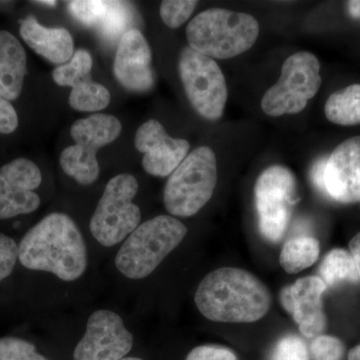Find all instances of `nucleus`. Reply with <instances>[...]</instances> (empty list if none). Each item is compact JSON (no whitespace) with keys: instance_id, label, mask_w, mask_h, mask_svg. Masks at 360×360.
Returning <instances> with one entry per match:
<instances>
[{"instance_id":"1","label":"nucleus","mask_w":360,"mask_h":360,"mask_svg":"<svg viewBox=\"0 0 360 360\" xmlns=\"http://www.w3.org/2000/svg\"><path fill=\"white\" fill-rule=\"evenodd\" d=\"M18 260L26 269L51 272L70 283L86 270V245L75 220L53 212L26 232L18 245Z\"/></svg>"},{"instance_id":"2","label":"nucleus","mask_w":360,"mask_h":360,"mask_svg":"<svg viewBox=\"0 0 360 360\" xmlns=\"http://www.w3.org/2000/svg\"><path fill=\"white\" fill-rule=\"evenodd\" d=\"M194 300L201 314L210 321L250 323L269 312L271 296L266 286L250 272L222 267L202 279Z\"/></svg>"},{"instance_id":"3","label":"nucleus","mask_w":360,"mask_h":360,"mask_svg":"<svg viewBox=\"0 0 360 360\" xmlns=\"http://www.w3.org/2000/svg\"><path fill=\"white\" fill-rule=\"evenodd\" d=\"M259 25L250 14L212 8L196 15L186 27L193 51L210 58H236L257 41Z\"/></svg>"},{"instance_id":"4","label":"nucleus","mask_w":360,"mask_h":360,"mask_svg":"<svg viewBox=\"0 0 360 360\" xmlns=\"http://www.w3.org/2000/svg\"><path fill=\"white\" fill-rule=\"evenodd\" d=\"M187 227L169 215L148 220L125 239L115 257L118 271L129 279L150 276L165 258L179 246Z\"/></svg>"},{"instance_id":"5","label":"nucleus","mask_w":360,"mask_h":360,"mask_svg":"<svg viewBox=\"0 0 360 360\" xmlns=\"http://www.w3.org/2000/svg\"><path fill=\"white\" fill-rule=\"evenodd\" d=\"M217 182V158L212 149H194L167 180L163 195L165 208L174 217H193L210 200Z\"/></svg>"},{"instance_id":"6","label":"nucleus","mask_w":360,"mask_h":360,"mask_svg":"<svg viewBox=\"0 0 360 360\" xmlns=\"http://www.w3.org/2000/svg\"><path fill=\"white\" fill-rule=\"evenodd\" d=\"M137 191L139 182L134 175L118 174L108 181L90 219V232L97 243L111 248L139 226L141 208L134 203Z\"/></svg>"},{"instance_id":"7","label":"nucleus","mask_w":360,"mask_h":360,"mask_svg":"<svg viewBox=\"0 0 360 360\" xmlns=\"http://www.w3.org/2000/svg\"><path fill=\"white\" fill-rule=\"evenodd\" d=\"M122 123L110 115H94L73 123L70 135L75 146L61 153L59 162L63 172L82 186H90L99 176L97 151L122 134Z\"/></svg>"},{"instance_id":"8","label":"nucleus","mask_w":360,"mask_h":360,"mask_svg":"<svg viewBox=\"0 0 360 360\" xmlns=\"http://www.w3.org/2000/svg\"><path fill=\"white\" fill-rule=\"evenodd\" d=\"M321 65L310 52L292 54L284 61L278 82L265 92L262 108L267 115H295L304 110L321 85Z\"/></svg>"},{"instance_id":"9","label":"nucleus","mask_w":360,"mask_h":360,"mask_svg":"<svg viewBox=\"0 0 360 360\" xmlns=\"http://www.w3.org/2000/svg\"><path fill=\"white\" fill-rule=\"evenodd\" d=\"M179 75L189 103L202 117L217 120L224 115L227 86L214 59L184 47L179 58Z\"/></svg>"},{"instance_id":"10","label":"nucleus","mask_w":360,"mask_h":360,"mask_svg":"<svg viewBox=\"0 0 360 360\" xmlns=\"http://www.w3.org/2000/svg\"><path fill=\"white\" fill-rule=\"evenodd\" d=\"M295 175L288 168L274 165L259 175L255 187L260 232L267 240L283 238L295 203Z\"/></svg>"},{"instance_id":"11","label":"nucleus","mask_w":360,"mask_h":360,"mask_svg":"<svg viewBox=\"0 0 360 360\" xmlns=\"http://www.w3.org/2000/svg\"><path fill=\"white\" fill-rule=\"evenodd\" d=\"M134 335L122 317L108 309L90 315L86 330L73 352L75 360H122L134 347Z\"/></svg>"},{"instance_id":"12","label":"nucleus","mask_w":360,"mask_h":360,"mask_svg":"<svg viewBox=\"0 0 360 360\" xmlns=\"http://www.w3.org/2000/svg\"><path fill=\"white\" fill-rule=\"evenodd\" d=\"M41 181L39 167L26 158H18L0 168V219L35 212L40 198L34 191Z\"/></svg>"},{"instance_id":"13","label":"nucleus","mask_w":360,"mask_h":360,"mask_svg":"<svg viewBox=\"0 0 360 360\" xmlns=\"http://www.w3.org/2000/svg\"><path fill=\"white\" fill-rule=\"evenodd\" d=\"M135 148L143 155L142 167L153 176L165 177L179 167L188 155L191 144L186 139H172L160 122L150 120L137 129Z\"/></svg>"},{"instance_id":"14","label":"nucleus","mask_w":360,"mask_h":360,"mask_svg":"<svg viewBox=\"0 0 360 360\" xmlns=\"http://www.w3.org/2000/svg\"><path fill=\"white\" fill-rule=\"evenodd\" d=\"M326 290V284L317 276L297 279L281 290V305L292 315L300 333L307 338H316L326 329V317L322 303Z\"/></svg>"},{"instance_id":"15","label":"nucleus","mask_w":360,"mask_h":360,"mask_svg":"<svg viewBox=\"0 0 360 360\" xmlns=\"http://www.w3.org/2000/svg\"><path fill=\"white\" fill-rule=\"evenodd\" d=\"M153 54L148 40L139 30L130 28L118 42L113 71L117 82L131 91H148L155 84Z\"/></svg>"},{"instance_id":"16","label":"nucleus","mask_w":360,"mask_h":360,"mask_svg":"<svg viewBox=\"0 0 360 360\" xmlns=\"http://www.w3.org/2000/svg\"><path fill=\"white\" fill-rule=\"evenodd\" d=\"M326 193L341 203L360 201V136L341 142L326 161Z\"/></svg>"},{"instance_id":"17","label":"nucleus","mask_w":360,"mask_h":360,"mask_svg":"<svg viewBox=\"0 0 360 360\" xmlns=\"http://www.w3.org/2000/svg\"><path fill=\"white\" fill-rule=\"evenodd\" d=\"M20 23L21 37L42 58L56 65L68 63L72 58L75 44L65 28L45 27L33 16L20 20Z\"/></svg>"},{"instance_id":"18","label":"nucleus","mask_w":360,"mask_h":360,"mask_svg":"<svg viewBox=\"0 0 360 360\" xmlns=\"http://www.w3.org/2000/svg\"><path fill=\"white\" fill-rule=\"evenodd\" d=\"M26 52L11 32L0 30V96L15 101L22 91L27 68Z\"/></svg>"},{"instance_id":"19","label":"nucleus","mask_w":360,"mask_h":360,"mask_svg":"<svg viewBox=\"0 0 360 360\" xmlns=\"http://www.w3.org/2000/svg\"><path fill=\"white\" fill-rule=\"evenodd\" d=\"M326 117L338 125L360 123V84H352L328 97L326 103Z\"/></svg>"},{"instance_id":"20","label":"nucleus","mask_w":360,"mask_h":360,"mask_svg":"<svg viewBox=\"0 0 360 360\" xmlns=\"http://www.w3.org/2000/svg\"><path fill=\"white\" fill-rule=\"evenodd\" d=\"M319 257V240L309 236H300L286 241L279 262L288 274H295L311 266Z\"/></svg>"},{"instance_id":"21","label":"nucleus","mask_w":360,"mask_h":360,"mask_svg":"<svg viewBox=\"0 0 360 360\" xmlns=\"http://www.w3.org/2000/svg\"><path fill=\"white\" fill-rule=\"evenodd\" d=\"M319 274L326 288L345 281L356 283L359 279L352 253L341 248L329 251L319 266Z\"/></svg>"},{"instance_id":"22","label":"nucleus","mask_w":360,"mask_h":360,"mask_svg":"<svg viewBox=\"0 0 360 360\" xmlns=\"http://www.w3.org/2000/svg\"><path fill=\"white\" fill-rule=\"evenodd\" d=\"M110 94L104 85L91 78L79 82L71 89L70 104L73 110L91 112L103 110L110 103Z\"/></svg>"},{"instance_id":"23","label":"nucleus","mask_w":360,"mask_h":360,"mask_svg":"<svg viewBox=\"0 0 360 360\" xmlns=\"http://www.w3.org/2000/svg\"><path fill=\"white\" fill-rule=\"evenodd\" d=\"M92 58L84 49L75 51L70 63L56 68L52 73L54 82L59 86L72 89L75 85L91 78Z\"/></svg>"},{"instance_id":"24","label":"nucleus","mask_w":360,"mask_h":360,"mask_svg":"<svg viewBox=\"0 0 360 360\" xmlns=\"http://www.w3.org/2000/svg\"><path fill=\"white\" fill-rule=\"evenodd\" d=\"M132 13L129 4L123 1H110L108 11L96 26L101 37L108 41H113L129 30L131 23Z\"/></svg>"},{"instance_id":"25","label":"nucleus","mask_w":360,"mask_h":360,"mask_svg":"<svg viewBox=\"0 0 360 360\" xmlns=\"http://www.w3.org/2000/svg\"><path fill=\"white\" fill-rule=\"evenodd\" d=\"M68 8L73 18L82 25L89 27H96L104 14L108 11L110 1L103 0H85V1H68Z\"/></svg>"},{"instance_id":"26","label":"nucleus","mask_w":360,"mask_h":360,"mask_svg":"<svg viewBox=\"0 0 360 360\" xmlns=\"http://www.w3.org/2000/svg\"><path fill=\"white\" fill-rule=\"evenodd\" d=\"M0 360H49L30 341L6 336L0 338Z\"/></svg>"},{"instance_id":"27","label":"nucleus","mask_w":360,"mask_h":360,"mask_svg":"<svg viewBox=\"0 0 360 360\" xmlns=\"http://www.w3.org/2000/svg\"><path fill=\"white\" fill-rule=\"evenodd\" d=\"M198 1L193 0H165L160 4L161 20L170 28H179L193 14Z\"/></svg>"},{"instance_id":"28","label":"nucleus","mask_w":360,"mask_h":360,"mask_svg":"<svg viewBox=\"0 0 360 360\" xmlns=\"http://www.w3.org/2000/svg\"><path fill=\"white\" fill-rule=\"evenodd\" d=\"M271 360H309V352L302 338L286 335L276 343Z\"/></svg>"},{"instance_id":"29","label":"nucleus","mask_w":360,"mask_h":360,"mask_svg":"<svg viewBox=\"0 0 360 360\" xmlns=\"http://www.w3.org/2000/svg\"><path fill=\"white\" fill-rule=\"evenodd\" d=\"M343 350L342 342L335 336L319 335L311 343V354L314 360H340Z\"/></svg>"},{"instance_id":"30","label":"nucleus","mask_w":360,"mask_h":360,"mask_svg":"<svg viewBox=\"0 0 360 360\" xmlns=\"http://www.w3.org/2000/svg\"><path fill=\"white\" fill-rule=\"evenodd\" d=\"M18 259V243L11 236L0 234V283L13 274Z\"/></svg>"},{"instance_id":"31","label":"nucleus","mask_w":360,"mask_h":360,"mask_svg":"<svg viewBox=\"0 0 360 360\" xmlns=\"http://www.w3.org/2000/svg\"><path fill=\"white\" fill-rule=\"evenodd\" d=\"M186 360H238L229 348L219 345H200L193 348Z\"/></svg>"},{"instance_id":"32","label":"nucleus","mask_w":360,"mask_h":360,"mask_svg":"<svg viewBox=\"0 0 360 360\" xmlns=\"http://www.w3.org/2000/svg\"><path fill=\"white\" fill-rule=\"evenodd\" d=\"M18 127V116L13 104L0 96V134H13Z\"/></svg>"},{"instance_id":"33","label":"nucleus","mask_w":360,"mask_h":360,"mask_svg":"<svg viewBox=\"0 0 360 360\" xmlns=\"http://www.w3.org/2000/svg\"><path fill=\"white\" fill-rule=\"evenodd\" d=\"M326 161L328 158H321L314 163L311 169V180L315 187L322 193L326 194L324 186V174H326Z\"/></svg>"},{"instance_id":"34","label":"nucleus","mask_w":360,"mask_h":360,"mask_svg":"<svg viewBox=\"0 0 360 360\" xmlns=\"http://www.w3.org/2000/svg\"><path fill=\"white\" fill-rule=\"evenodd\" d=\"M349 250L352 258H354L355 266H356L357 274H359L360 279V233H357L350 240Z\"/></svg>"},{"instance_id":"35","label":"nucleus","mask_w":360,"mask_h":360,"mask_svg":"<svg viewBox=\"0 0 360 360\" xmlns=\"http://www.w3.org/2000/svg\"><path fill=\"white\" fill-rule=\"evenodd\" d=\"M347 11L350 15L354 18H360V0L347 1Z\"/></svg>"},{"instance_id":"36","label":"nucleus","mask_w":360,"mask_h":360,"mask_svg":"<svg viewBox=\"0 0 360 360\" xmlns=\"http://www.w3.org/2000/svg\"><path fill=\"white\" fill-rule=\"evenodd\" d=\"M348 360H360V345L350 350Z\"/></svg>"},{"instance_id":"37","label":"nucleus","mask_w":360,"mask_h":360,"mask_svg":"<svg viewBox=\"0 0 360 360\" xmlns=\"http://www.w3.org/2000/svg\"><path fill=\"white\" fill-rule=\"evenodd\" d=\"M37 4H42V6H56V4H58V2L53 1V0H51V1H37Z\"/></svg>"},{"instance_id":"38","label":"nucleus","mask_w":360,"mask_h":360,"mask_svg":"<svg viewBox=\"0 0 360 360\" xmlns=\"http://www.w3.org/2000/svg\"><path fill=\"white\" fill-rule=\"evenodd\" d=\"M122 360H143L141 359H139V357H124V359Z\"/></svg>"}]
</instances>
